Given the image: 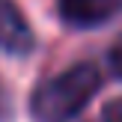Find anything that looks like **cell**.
<instances>
[{"mask_svg":"<svg viewBox=\"0 0 122 122\" xmlns=\"http://www.w3.org/2000/svg\"><path fill=\"white\" fill-rule=\"evenodd\" d=\"M104 75L95 63H71L63 71L42 77L30 92L33 122H75L98 95Z\"/></svg>","mask_w":122,"mask_h":122,"instance_id":"6da1fadb","label":"cell"},{"mask_svg":"<svg viewBox=\"0 0 122 122\" xmlns=\"http://www.w3.org/2000/svg\"><path fill=\"white\" fill-rule=\"evenodd\" d=\"M57 15L71 30H98L122 15V0H57Z\"/></svg>","mask_w":122,"mask_h":122,"instance_id":"7a4b0ae2","label":"cell"},{"mask_svg":"<svg viewBox=\"0 0 122 122\" xmlns=\"http://www.w3.org/2000/svg\"><path fill=\"white\" fill-rule=\"evenodd\" d=\"M33 51H36V33L24 9L15 0H0V54L30 57Z\"/></svg>","mask_w":122,"mask_h":122,"instance_id":"3957f363","label":"cell"},{"mask_svg":"<svg viewBox=\"0 0 122 122\" xmlns=\"http://www.w3.org/2000/svg\"><path fill=\"white\" fill-rule=\"evenodd\" d=\"M104 66H107V71H110L116 81H122V33L113 39V45L107 48V54H104Z\"/></svg>","mask_w":122,"mask_h":122,"instance_id":"277c9868","label":"cell"},{"mask_svg":"<svg viewBox=\"0 0 122 122\" xmlns=\"http://www.w3.org/2000/svg\"><path fill=\"white\" fill-rule=\"evenodd\" d=\"M15 119V98H12L9 83L0 77V122H12Z\"/></svg>","mask_w":122,"mask_h":122,"instance_id":"5b68a950","label":"cell"},{"mask_svg":"<svg viewBox=\"0 0 122 122\" xmlns=\"http://www.w3.org/2000/svg\"><path fill=\"white\" fill-rule=\"evenodd\" d=\"M98 122H122V95L110 98L104 107H101V116H98Z\"/></svg>","mask_w":122,"mask_h":122,"instance_id":"8992f818","label":"cell"}]
</instances>
